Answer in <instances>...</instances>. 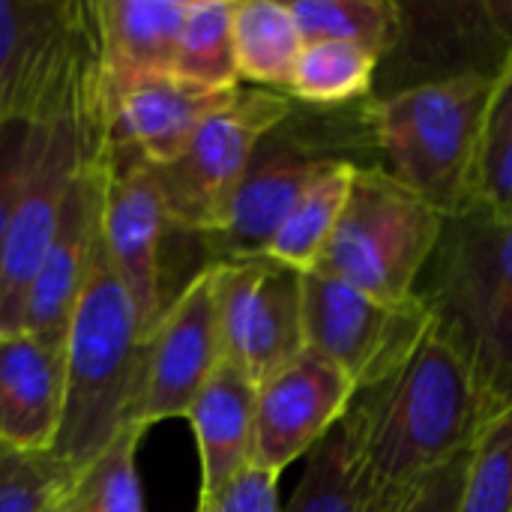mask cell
<instances>
[{
  "instance_id": "1",
  "label": "cell",
  "mask_w": 512,
  "mask_h": 512,
  "mask_svg": "<svg viewBox=\"0 0 512 512\" xmlns=\"http://www.w3.org/2000/svg\"><path fill=\"white\" fill-rule=\"evenodd\" d=\"M360 426L372 512H396L432 468L474 447L486 417L465 357L432 324L402 372L351 402Z\"/></svg>"
},
{
  "instance_id": "2",
  "label": "cell",
  "mask_w": 512,
  "mask_h": 512,
  "mask_svg": "<svg viewBox=\"0 0 512 512\" xmlns=\"http://www.w3.org/2000/svg\"><path fill=\"white\" fill-rule=\"evenodd\" d=\"M144 327L102 228L66 330V396L54 456L75 471L96 462L129 426L144 375Z\"/></svg>"
},
{
  "instance_id": "3",
  "label": "cell",
  "mask_w": 512,
  "mask_h": 512,
  "mask_svg": "<svg viewBox=\"0 0 512 512\" xmlns=\"http://www.w3.org/2000/svg\"><path fill=\"white\" fill-rule=\"evenodd\" d=\"M417 297L465 357L486 417L512 405V219L483 210L447 219Z\"/></svg>"
},
{
  "instance_id": "4",
  "label": "cell",
  "mask_w": 512,
  "mask_h": 512,
  "mask_svg": "<svg viewBox=\"0 0 512 512\" xmlns=\"http://www.w3.org/2000/svg\"><path fill=\"white\" fill-rule=\"evenodd\" d=\"M492 72L465 69L366 105L384 171L444 219L474 207V162Z\"/></svg>"
},
{
  "instance_id": "5",
  "label": "cell",
  "mask_w": 512,
  "mask_h": 512,
  "mask_svg": "<svg viewBox=\"0 0 512 512\" xmlns=\"http://www.w3.org/2000/svg\"><path fill=\"white\" fill-rule=\"evenodd\" d=\"M90 3L0 0V123L45 126L81 117L99 135L93 105Z\"/></svg>"
},
{
  "instance_id": "6",
  "label": "cell",
  "mask_w": 512,
  "mask_h": 512,
  "mask_svg": "<svg viewBox=\"0 0 512 512\" xmlns=\"http://www.w3.org/2000/svg\"><path fill=\"white\" fill-rule=\"evenodd\" d=\"M444 222L384 165H357L345 210L315 270L378 300H408L441 243Z\"/></svg>"
},
{
  "instance_id": "7",
  "label": "cell",
  "mask_w": 512,
  "mask_h": 512,
  "mask_svg": "<svg viewBox=\"0 0 512 512\" xmlns=\"http://www.w3.org/2000/svg\"><path fill=\"white\" fill-rule=\"evenodd\" d=\"M291 99L264 87H240L186 144V150L153 168L168 225L213 234L252 168L261 144L288 120Z\"/></svg>"
},
{
  "instance_id": "8",
  "label": "cell",
  "mask_w": 512,
  "mask_h": 512,
  "mask_svg": "<svg viewBox=\"0 0 512 512\" xmlns=\"http://www.w3.org/2000/svg\"><path fill=\"white\" fill-rule=\"evenodd\" d=\"M435 318L423 297L378 300L321 270L303 273V342L330 360L357 393L393 381Z\"/></svg>"
},
{
  "instance_id": "9",
  "label": "cell",
  "mask_w": 512,
  "mask_h": 512,
  "mask_svg": "<svg viewBox=\"0 0 512 512\" xmlns=\"http://www.w3.org/2000/svg\"><path fill=\"white\" fill-rule=\"evenodd\" d=\"M105 147V138L75 114L33 126L0 273V333L21 330L30 282L48 252L72 180L78 168L105 153Z\"/></svg>"
},
{
  "instance_id": "10",
  "label": "cell",
  "mask_w": 512,
  "mask_h": 512,
  "mask_svg": "<svg viewBox=\"0 0 512 512\" xmlns=\"http://www.w3.org/2000/svg\"><path fill=\"white\" fill-rule=\"evenodd\" d=\"M222 360L264 384L303 348V273L270 258L210 264Z\"/></svg>"
},
{
  "instance_id": "11",
  "label": "cell",
  "mask_w": 512,
  "mask_h": 512,
  "mask_svg": "<svg viewBox=\"0 0 512 512\" xmlns=\"http://www.w3.org/2000/svg\"><path fill=\"white\" fill-rule=\"evenodd\" d=\"M222 363L213 276L204 267L165 309L144 345V375L135 405V426L186 417L204 384Z\"/></svg>"
},
{
  "instance_id": "12",
  "label": "cell",
  "mask_w": 512,
  "mask_h": 512,
  "mask_svg": "<svg viewBox=\"0 0 512 512\" xmlns=\"http://www.w3.org/2000/svg\"><path fill=\"white\" fill-rule=\"evenodd\" d=\"M189 0H96L93 105L108 132L120 105L141 87L174 78L177 36Z\"/></svg>"
},
{
  "instance_id": "13",
  "label": "cell",
  "mask_w": 512,
  "mask_h": 512,
  "mask_svg": "<svg viewBox=\"0 0 512 512\" xmlns=\"http://www.w3.org/2000/svg\"><path fill=\"white\" fill-rule=\"evenodd\" d=\"M357 390L321 354L303 348L288 366L258 384L252 465L282 477L309 456L348 414Z\"/></svg>"
},
{
  "instance_id": "14",
  "label": "cell",
  "mask_w": 512,
  "mask_h": 512,
  "mask_svg": "<svg viewBox=\"0 0 512 512\" xmlns=\"http://www.w3.org/2000/svg\"><path fill=\"white\" fill-rule=\"evenodd\" d=\"M168 216L150 162L135 150L108 147V180L102 198V240L129 288L144 336L165 315L162 300V234Z\"/></svg>"
},
{
  "instance_id": "15",
  "label": "cell",
  "mask_w": 512,
  "mask_h": 512,
  "mask_svg": "<svg viewBox=\"0 0 512 512\" xmlns=\"http://www.w3.org/2000/svg\"><path fill=\"white\" fill-rule=\"evenodd\" d=\"M105 180H108V147L105 153L87 159L78 168L72 189L63 201L48 252L30 282L21 330L48 345L66 348V330L102 228Z\"/></svg>"
},
{
  "instance_id": "16",
  "label": "cell",
  "mask_w": 512,
  "mask_h": 512,
  "mask_svg": "<svg viewBox=\"0 0 512 512\" xmlns=\"http://www.w3.org/2000/svg\"><path fill=\"white\" fill-rule=\"evenodd\" d=\"M333 162V156H315L297 147H264L246 171L225 222L207 234L210 264L267 255L276 231L312 186V180Z\"/></svg>"
},
{
  "instance_id": "17",
  "label": "cell",
  "mask_w": 512,
  "mask_h": 512,
  "mask_svg": "<svg viewBox=\"0 0 512 512\" xmlns=\"http://www.w3.org/2000/svg\"><path fill=\"white\" fill-rule=\"evenodd\" d=\"M66 396V351L24 330L0 333V444L51 453Z\"/></svg>"
},
{
  "instance_id": "18",
  "label": "cell",
  "mask_w": 512,
  "mask_h": 512,
  "mask_svg": "<svg viewBox=\"0 0 512 512\" xmlns=\"http://www.w3.org/2000/svg\"><path fill=\"white\" fill-rule=\"evenodd\" d=\"M243 87V84H240ZM207 90L177 78H162L132 93L108 123L111 150H135L153 168L174 162L195 132L222 111L237 90Z\"/></svg>"
},
{
  "instance_id": "19",
  "label": "cell",
  "mask_w": 512,
  "mask_h": 512,
  "mask_svg": "<svg viewBox=\"0 0 512 512\" xmlns=\"http://www.w3.org/2000/svg\"><path fill=\"white\" fill-rule=\"evenodd\" d=\"M255 402L258 384L225 360L192 402L186 420L192 423L201 456V498L216 495L237 474L252 468Z\"/></svg>"
},
{
  "instance_id": "20",
  "label": "cell",
  "mask_w": 512,
  "mask_h": 512,
  "mask_svg": "<svg viewBox=\"0 0 512 512\" xmlns=\"http://www.w3.org/2000/svg\"><path fill=\"white\" fill-rule=\"evenodd\" d=\"M282 512H372V480L351 411L306 456V471Z\"/></svg>"
},
{
  "instance_id": "21",
  "label": "cell",
  "mask_w": 512,
  "mask_h": 512,
  "mask_svg": "<svg viewBox=\"0 0 512 512\" xmlns=\"http://www.w3.org/2000/svg\"><path fill=\"white\" fill-rule=\"evenodd\" d=\"M231 27L240 81L288 90L306 45L291 6L279 0H234Z\"/></svg>"
},
{
  "instance_id": "22",
  "label": "cell",
  "mask_w": 512,
  "mask_h": 512,
  "mask_svg": "<svg viewBox=\"0 0 512 512\" xmlns=\"http://www.w3.org/2000/svg\"><path fill=\"white\" fill-rule=\"evenodd\" d=\"M354 171H357L354 162L333 159L312 180V186L300 195V201L294 204V210L276 231L267 255L300 270V273L315 270L336 225H339V216L345 210V201H348V192L354 183Z\"/></svg>"
},
{
  "instance_id": "23",
  "label": "cell",
  "mask_w": 512,
  "mask_h": 512,
  "mask_svg": "<svg viewBox=\"0 0 512 512\" xmlns=\"http://www.w3.org/2000/svg\"><path fill=\"white\" fill-rule=\"evenodd\" d=\"M471 210H483L498 222L512 219V39L501 63L492 69L477 141Z\"/></svg>"
},
{
  "instance_id": "24",
  "label": "cell",
  "mask_w": 512,
  "mask_h": 512,
  "mask_svg": "<svg viewBox=\"0 0 512 512\" xmlns=\"http://www.w3.org/2000/svg\"><path fill=\"white\" fill-rule=\"evenodd\" d=\"M234 0H189L174 57V78L207 87L234 90L240 87L234 57Z\"/></svg>"
},
{
  "instance_id": "25",
  "label": "cell",
  "mask_w": 512,
  "mask_h": 512,
  "mask_svg": "<svg viewBox=\"0 0 512 512\" xmlns=\"http://www.w3.org/2000/svg\"><path fill=\"white\" fill-rule=\"evenodd\" d=\"M381 54L351 42H306L288 93L306 105H348L369 96Z\"/></svg>"
},
{
  "instance_id": "26",
  "label": "cell",
  "mask_w": 512,
  "mask_h": 512,
  "mask_svg": "<svg viewBox=\"0 0 512 512\" xmlns=\"http://www.w3.org/2000/svg\"><path fill=\"white\" fill-rule=\"evenodd\" d=\"M303 42H351L387 54L402 33V6L390 0H294Z\"/></svg>"
},
{
  "instance_id": "27",
  "label": "cell",
  "mask_w": 512,
  "mask_h": 512,
  "mask_svg": "<svg viewBox=\"0 0 512 512\" xmlns=\"http://www.w3.org/2000/svg\"><path fill=\"white\" fill-rule=\"evenodd\" d=\"M144 429L129 426L96 462L75 474L60 512H147L135 468Z\"/></svg>"
},
{
  "instance_id": "28",
  "label": "cell",
  "mask_w": 512,
  "mask_h": 512,
  "mask_svg": "<svg viewBox=\"0 0 512 512\" xmlns=\"http://www.w3.org/2000/svg\"><path fill=\"white\" fill-rule=\"evenodd\" d=\"M459 512H512V405L483 423L471 447Z\"/></svg>"
},
{
  "instance_id": "29",
  "label": "cell",
  "mask_w": 512,
  "mask_h": 512,
  "mask_svg": "<svg viewBox=\"0 0 512 512\" xmlns=\"http://www.w3.org/2000/svg\"><path fill=\"white\" fill-rule=\"evenodd\" d=\"M75 468L54 453L0 444V512L54 510L75 483Z\"/></svg>"
},
{
  "instance_id": "30",
  "label": "cell",
  "mask_w": 512,
  "mask_h": 512,
  "mask_svg": "<svg viewBox=\"0 0 512 512\" xmlns=\"http://www.w3.org/2000/svg\"><path fill=\"white\" fill-rule=\"evenodd\" d=\"M30 138H33V126L18 123V120L0 123V273H3L6 237L12 225L18 189H21L27 156H30Z\"/></svg>"
},
{
  "instance_id": "31",
  "label": "cell",
  "mask_w": 512,
  "mask_h": 512,
  "mask_svg": "<svg viewBox=\"0 0 512 512\" xmlns=\"http://www.w3.org/2000/svg\"><path fill=\"white\" fill-rule=\"evenodd\" d=\"M471 450L447 459L444 465L426 471L402 498L396 512H459L465 471H468Z\"/></svg>"
},
{
  "instance_id": "32",
  "label": "cell",
  "mask_w": 512,
  "mask_h": 512,
  "mask_svg": "<svg viewBox=\"0 0 512 512\" xmlns=\"http://www.w3.org/2000/svg\"><path fill=\"white\" fill-rule=\"evenodd\" d=\"M195 512H282L279 477L252 465L216 495L201 498Z\"/></svg>"
},
{
  "instance_id": "33",
  "label": "cell",
  "mask_w": 512,
  "mask_h": 512,
  "mask_svg": "<svg viewBox=\"0 0 512 512\" xmlns=\"http://www.w3.org/2000/svg\"><path fill=\"white\" fill-rule=\"evenodd\" d=\"M48 512H60V504H57V507H54V510H48Z\"/></svg>"
}]
</instances>
